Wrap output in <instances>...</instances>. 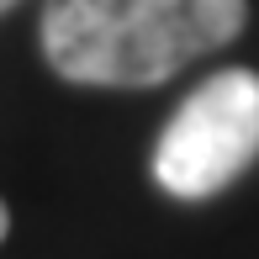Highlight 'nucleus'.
<instances>
[{"instance_id":"4","label":"nucleus","mask_w":259,"mask_h":259,"mask_svg":"<svg viewBox=\"0 0 259 259\" xmlns=\"http://www.w3.org/2000/svg\"><path fill=\"white\" fill-rule=\"evenodd\" d=\"M11 6H16V0H0V16H6V11H11Z\"/></svg>"},{"instance_id":"3","label":"nucleus","mask_w":259,"mask_h":259,"mask_svg":"<svg viewBox=\"0 0 259 259\" xmlns=\"http://www.w3.org/2000/svg\"><path fill=\"white\" fill-rule=\"evenodd\" d=\"M6 228H11V211H6V201H0V238H6Z\"/></svg>"},{"instance_id":"1","label":"nucleus","mask_w":259,"mask_h":259,"mask_svg":"<svg viewBox=\"0 0 259 259\" xmlns=\"http://www.w3.org/2000/svg\"><path fill=\"white\" fill-rule=\"evenodd\" d=\"M243 21V0H48L42 58L69 85L143 90L228 48Z\"/></svg>"},{"instance_id":"2","label":"nucleus","mask_w":259,"mask_h":259,"mask_svg":"<svg viewBox=\"0 0 259 259\" xmlns=\"http://www.w3.org/2000/svg\"><path fill=\"white\" fill-rule=\"evenodd\" d=\"M259 159V74L222 69L201 79L154 143V180L180 201L228 191Z\"/></svg>"}]
</instances>
